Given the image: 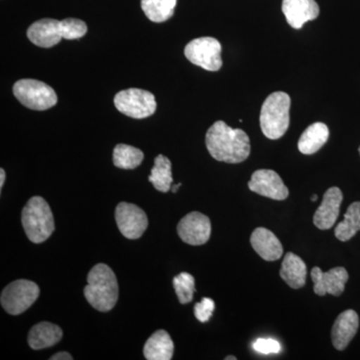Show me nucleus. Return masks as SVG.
<instances>
[{
	"instance_id": "7",
	"label": "nucleus",
	"mask_w": 360,
	"mask_h": 360,
	"mask_svg": "<svg viewBox=\"0 0 360 360\" xmlns=\"http://www.w3.org/2000/svg\"><path fill=\"white\" fill-rule=\"evenodd\" d=\"M39 293L40 290L37 283L27 279H18L4 288L0 302L7 314L18 315L37 302Z\"/></svg>"
},
{
	"instance_id": "4",
	"label": "nucleus",
	"mask_w": 360,
	"mask_h": 360,
	"mask_svg": "<svg viewBox=\"0 0 360 360\" xmlns=\"http://www.w3.org/2000/svg\"><path fill=\"white\" fill-rule=\"evenodd\" d=\"M290 96L283 91L274 92L265 99L260 111V127L267 139L283 137L290 127Z\"/></svg>"
},
{
	"instance_id": "3",
	"label": "nucleus",
	"mask_w": 360,
	"mask_h": 360,
	"mask_svg": "<svg viewBox=\"0 0 360 360\" xmlns=\"http://www.w3.org/2000/svg\"><path fill=\"white\" fill-rule=\"evenodd\" d=\"M84 296L94 309L110 311L118 300L117 279L113 270L104 264H96L87 276Z\"/></svg>"
},
{
	"instance_id": "26",
	"label": "nucleus",
	"mask_w": 360,
	"mask_h": 360,
	"mask_svg": "<svg viewBox=\"0 0 360 360\" xmlns=\"http://www.w3.org/2000/svg\"><path fill=\"white\" fill-rule=\"evenodd\" d=\"M174 288L181 304L193 302V295L195 292V281L188 272H181L174 277Z\"/></svg>"
},
{
	"instance_id": "2",
	"label": "nucleus",
	"mask_w": 360,
	"mask_h": 360,
	"mask_svg": "<svg viewBox=\"0 0 360 360\" xmlns=\"http://www.w3.org/2000/svg\"><path fill=\"white\" fill-rule=\"evenodd\" d=\"M86 32V23L77 18H65L61 21L44 18L28 27L27 37L37 46L51 49L58 44L63 39H82Z\"/></svg>"
},
{
	"instance_id": "22",
	"label": "nucleus",
	"mask_w": 360,
	"mask_h": 360,
	"mask_svg": "<svg viewBox=\"0 0 360 360\" xmlns=\"http://www.w3.org/2000/svg\"><path fill=\"white\" fill-rule=\"evenodd\" d=\"M148 180L153 184L156 191L161 193H167L172 189V184L174 182L172 162L167 156L162 155L156 156L155 167L151 169Z\"/></svg>"
},
{
	"instance_id": "17",
	"label": "nucleus",
	"mask_w": 360,
	"mask_h": 360,
	"mask_svg": "<svg viewBox=\"0 0 360 360\" xmlns=\"http://www.w3.org/2000/svg\"><path fill=\"white\" fill-rule=\"evenodd\" d=\"M251 246L266 262H276L283 257V248L274 232L258 227L251 234Z\"/></svg>"
},
{
	"instance_id": "19",
	"label": "nucleus",
	"mask_w": 360,
	"mask_h": 360,
	"mask_svg": "<svg viewBox=\"0 0 360 360\" xmlns=\"http://www.w3.org/2000/svg\"><path fill=\"white\" fill-rule=\"evenodd\" d=\"M281 276L293 290L302 288L307 283V264L298 255L288 252L281 264Z\"/></svg>"
},
{
	"instance_id": "21",
	"label": "nucleus",
	"mask_w": 360,
	"mask_h": 360,
	"mask_svg": "<svg viewBox=\"0 0 360 360\" xmlns=\"http://www.w3.org/2000/svg\"><path fill=\"white\" fill-rule=\"evenodd\" d=\"M328 125L315 122L309 125L298 141V149L303 155H310L317 153L328 141Z\"/></svg>"
},
{
	"instance_id": "6",
	"label": "nucleus",
	"mask_w": 360,
	"mask_h": 360,
	"mask_svg": "<svg viewBox=\"0 0 360 360\" xmlns=\"http://www.w3.org/2000/svg\"><path fill=\"white\" fill-rule=\"evenodd\" d=\"M13 94L22 105L33 110H46L58 103V96L49 84L35 79H21L13 85Z\"/></svg>"
},
{
	"instance_id": "14",
	"label": "nucleus",
	"mask_w": 360,
	"mask_h": 360,
	"mask_svg": "<svg viewBox=\"0 0 360 360\" xmlns=\"http://www.w3.org/2000/svg\"><path fill=\"white\" fill-rule=\"evenodd\" d=\"M343 194L338 187H330L324 193L321 206L314 213V224L321 231H328L335 224L340 217Z\"/></svg>"
},
{
	"instance_id": "24",
	"label": "nucleus",
	"mask_w": 360,
	"mask_h": 360,
	"mask_svg": "<svg viewBox=\"0 0 360 360\" xmlns=\"http://www.w3.org/2000/svg\"><path fill=\"white\" fill-rule=\"evenodd\" d=\"M177 0H141V8L153 22H165L174 13Z\"/></svg>"
},
{
	"instance_id": "5",
	"label": "nucleus",
	"mask_w": 360,
	"mask_h": 360,
	"mask_svg": "<svg viewBox=\"0 0 360 360\" xmlns=\"http://www.w3.org/2000/svg\"><path fill=\"white\" fill-rule=\"evenodd\" d=\"M21 222L28 239L33 243H44L56 229L51 206L40 196H33L22 210Z\"/></svg>"
},
{
	"instance_id": "15",
	"label": "nucleus",
	"mask_w": 360,
	"mask_h": 360,
	"mask_svg": "<svg viewBox=\"0 0 360 360\" xmlns=\"http://www.w3.org/2000/svg\"><path fill=\"white\" fill-rule=\"evenodd\" d=\"M283 13L291 27L300 30L307 21L319 18V6L315 0H283Z\"/></svg>"
},
{
	"instance_id": "29",
	"label": "nucleus",
	"mask_w": 360,
	"mask_h": 360,
	"mask_svg": "<svg viewBox=\"0 0 360 360\" xmlns=\"http://www.w3.org/2000/svg\"><path fill=\"white\" fill-rule=\"evenodd\" d=\"M51 360H72L73 357L71 356L68 352H58V354H56L54 355H52Z\"/></svg>"
},
{
	"instance_id": "8",
	"label": "nucleus",
	"mask_w": 360,
	"mask_h": 360,
	"mask_svg": "<svg viewBox=\"0 0 360 360\" xmlns=\"http://www.w3.org/2000/svg\"><path fill=\"white\" fill-rule=\"evenodd\" d=\"M118 111L129 117L142 120L155 115L158 104L151 92L139 89L122 90L115 97Z\"/></svg>"
},
{
	"instance_id": "32",
	"label": "nucleus",
	"mask_w": 360,
	"mask_h": 360,
	"mask_svg": "<svg viewBox=\"0 0 360 360\" xmlns=\"http://www.w3.org/2000/svg\"><path fill=\"white\" fill-rule=\"evenodd\" d=\"M238 359H236V356H232V355H231V356H227V357H225V360H236Z\"/></svg>"
},
{
	"instance_id": "10",
	"label": "nucleus",
	"mask_w": 360,
	"mask_h": 360,
	"mask_svg": "<svg viewBox=\"0 0 360 360\" xmlns=\"http://www.w3.org/2000/svg\"><path fill=\"white\" fill-rule=\"evenodd\" d=\"M115 220L122 236L129 239L141 238L148 226L146 213L129 202H120L116 206Z\"/></svg>"
},
{
	"instance_id": "28",
	"label": "nucleus",
	"mask_w": 360,
	"mask_h": 360,
	"mask_svg": "<svg viewBox=\"0 0 360 360\" xmlns=\"http://www.w3.org/2000/svg\"><path fill=\"white\" fill-rule=\"evenodd\" d=\"M252 347L262 354H278L281 350V343L272 338H259L253 343Z\"/></svg>"
},
{
	"instance_id": "23",
	"label": "nucleus",
	"mask_w": 360,
	"mask_h": 360,
	"mask_svg": "<svg viewBox=\"0 0 360 360\" xmlns=\"http://www.w3.org/2000/svg\"><path fill=\"white\" fill-rule=\"evenodd\" d=\"M360 231V202L352 203L347 208L345 219L335 227L336 238L340 241H347L354 238Z\"/></svg>"
},
{
	"instance_id": "34",
	"label": "nucleus",
	"mask_w": 360,
	"mask_h": 360,
	"mask_svg": "<svg viewBox=\"0 0 360 360\" xmlns=\"http://www.w3.org/2000/svg\"><path fill=\"white\" fill-rule=\"evenodd\" d=\"M359 153H360V148H359Z\"/></svg>"
},
{
	"instance_id": "11",
	"label": "nucleus",
	"mask_w": 360,
	"mask_h": 360,
	"mask_svg": "<svg viewBox=\"0 0 360 360\" xmlns=\"http://www.w3.org/2000/svg\"><path fill=\"white\" fill-rule=\"evenodd\" d=\"M177 233L187 245H205L212 234V222L202 213L191 212L180 220L177 225Z\"/></svg>"
},
{
	"instance_id": "31",
	"label": "nucleus",
	"mask_w": 360,
	"mask_h": 360,
	"mask_svg": "<svg viewBox=\"0 0 360 360\" xmlns=\"http://www.w3.org/2000/svg\"><path fill=\"white\" fill-rule=\"evenodd\" d=\"M181 186V184H175V186L172 187V193H177V191H179V187Z\"/></svg>"
},
{
	"instance_id": "20",
	"label": "nucleus",
	"mask_w": 360,
	"mask_h": 360,
	"mask_svg": "<svg viewBox=\"0 0 360 360\" xmlns=\"http://www.w3.org/2000/svg\"><path fill=\"white\" fill-rule=\"evenodd\" d=\"M174 352V341L165 330L155 331L143 348L144 356L148 360H170Z\"/></svg>"
},
{
	"instance_id": "9",
	"label": "nucleus",
	"mask_w": 360,
	"mask_h": 360,
	"mask_svg": "<svg viewBox=\"0 0 360 360\" xmlns=\"http://www.w3.org/2000/svg\"><path fill=\"white\" fill-rule=\"evenodd\" d=\"M221 44L213 37H200L191 40L184 49L186 58L203 70L217 71L221 68Z\"/></svg>"
},
{
	"instance_id": "1",
	"label": "nucleus",
	"mask_w": 360,
	"mask_h": 360,
	"mask_svg": "<svg viewBox=\"0 0 360 360\" xmlns=\"http://www.w3.org/2000/svg\"><path fill=\"white\" fill-rule=\"evenodd\" d=\"M206 148L214 160L240 163L250 155V141L243 129H232L222 120L213 123L206 132Z\"/></svg>"
},
{
	"instance_id": "25",
	"label": "nucleus",
	"mask_w": 360,
	"mask_h": 360,
	"mask_svg": "<svg viewBox=\"0 0 360 360\" xmlns=\"http://www.w3.org/2000/svg\"><path fill=\"white\" fill-rule=\"evenodd\" d=\"M144 155L141 149L127 144H117L113 149V163L122 169H134L141 165Z\"/></svg>"
},
{
	"instance_id": "18",
	"label": "nucleus",
	"mask_w": 360,
	"mask_h": 360,
	"mask_svg": "<svg viewBox=\"0 0 360 360\" xmlns=\"http://www.w3.org/2000/svg\"><path fill=\"white\" fill-rule=\"evenodd\" d=\"M63 330L51 322H39L28 333V345L34 350L44 349L58 345L63 338Z\"/></svg>"
},
{
	"instance_id": "33",
	"label": "nucleus",
	"mask_w": 360,
	"mask_h": 360,
	"mask_svg": "<svg viewBox=\"0 0 360 360\" xmlns=\"http://www.w3.org/2000/svg\"><path fill=\"white\" fill-rule=\"evenodd\" d=\"M317 198H319V196H317L316 194H314V195L311 196L312 201H316Z\"/></svg>"
},
{
	"instance_id": "16",
	"label": "nucleus",
	"mask_w": 360,
	"mask_h": 360,
	"mask_svg": "<svg viewBox=\"0 0 360 360\" xmlns=\"http://www.w3.org/2000/svg\"><path fill=\"white\" fill-rule=\"evenodd\" d=\"M359 328V317L354 310H345L338 315L331 330L333 347L338 350H345L354 340Z\"/></svg>"
},
{
	"instance_id": "30",
	"label": "nucleus",
	"mask_w": 360,
	"mask_h": 360,
	"mask_svg": "<svg viewBox=\"0 0 360 360\" xmlns=\"http://www.w3.org/2000/svg\"><path fill=\"white\" fill-rule=\"evenodd\" d=\"M4 181H6V172H4V168H1L0 169V191L4 187Z\"/></svg>"
},
{
	"instance_id": "12",
	"label": "nucleus",
	"mask_w": 360,
	"mask_h": 360,
	"mask_svg": "<svg viewBox=\"0 0 360 360\" xmlns=\"http://www.w3.org/2000/svg\"><path fill=\"white\" fill-rule=\"evenodd\" d=\"M248 187L253 193L274 200H286L290 194L283 179L271 169H258L253 172Z\"/></svg>"
},
{
	"instance_id": "27",
	"label": "nucleus",
	"mask_w": 360,
	"mask_h": 360,
	"mask_svg": "<svg viewBox=\"0 0 360 360\" xmlns=\"http://www.w3.org/2000/svg\"><path fill=\"white\" fill-rule=\"evenodd\" d=\"M214 307V302L212 298H202L201 302L196 303L195 307H194V314H195L198 321L205 323V322L210 321V317L212 316Z\"/></svg>"
},
{
	"instance_id": "13",
	"label": "nucleus",
	"mask_w": 360,
	"mask_h": 360,
	"mask_svg": "<svg viewBox=\"0 0 360 360\" xmlns=\"http://www.w3.org/2000/svg\"><path fill=\"white\" fill-rule=\"evenodd\" d=\"M348 272L345 267H335L323 272L319 267L311 270V279L314 281L315 295L340 296L345 291V283L348 281Z\"/></svg>"
}]
</instances>
